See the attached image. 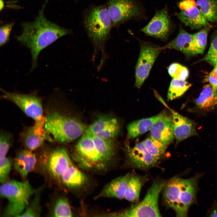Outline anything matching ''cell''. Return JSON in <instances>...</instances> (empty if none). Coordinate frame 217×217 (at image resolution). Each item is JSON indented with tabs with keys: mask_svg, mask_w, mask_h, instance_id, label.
I'll list each match as a JSON object with an SVG mask.
<instances>
[{
	"mask_svg": "<svg viewBox=\"0 0 217 217\" xmlns=\"http://www.w3.org/2000/svg\"><path fill=\"white\" fill-rule=\"evenodd\" d=\"M195 102L197 106L203 111L214 109L217 106V90L214 91L210 84L205 85Z\"/></svg>",
	"mask_w": 217,
	"mask_h": 217,
	"instance_id": "obj_23",
	"label": "cell"
},
{
	"mask_svg": "<svg viewBox=\"0 0 217 217\" xmlns=\"http://www.w3.org/2000/svg\"><path fill=\"white\" fill-rule=\"evenodd\" d=\"M12 141V137L10 134L1 133L0 137V159L6 157Z\"/></svg>",
	"mask_w": 217,
	"mask_h": 217,
	"instance_id": "obj_37",
	"label": "cell"
},
{
	"mask_svg": "<svg viewBox=\"0 0 217 217\" xmlns=\"http://www.w3.org/2000/svg\"><path fill=\"white\" fill-rule=\"evenodd\" d=\"M84 23L94 49L92 61L94 62L97 55L100 52L101 54L99 64L97 67L99 71L107 58L105 44L113 26L107 7L101 6L92 8L85 15Z\"/></svg>",
	"mask_w": 217,
	"mask_h": 217,
	"instance_id": "obj_3",
	"label": "cell"
},
{
	"mask_svg": "<svg viewBox=\"0 0 217 217\" xmlns=\"http://www.w3.org/2000/svg\"><path fill=\"white\" fill-rule=\"evenodd\" d=\"M197 6L195 0H183L179 2L178 7L180 10H186Z\"/></svg>",
	"mask_w": 217,
	"mask_h": 217,
	"instance_id": "obj_40",
	"label": "cell"
},
{
	"mask_svg": "<svg viewBox=\"0 0 217 217\" xmlns=\"http://www.w3.org/2000/svg\"><path fill=\"white\" fill-rule=\"evenodd\" d=\"M191 86V84L186 80L173 78L168 92V100H172L181 96Z\"/></svg>",
	"mask_w": 217,
	"mask_h": 217,
	"instance_id": "obj_27",
	"label": "cell"
},
{
	"mask_svg": "<svg viewBox=\"0 0 217 217\" xmlns=\"http://www.w3.org/2000/svg\"><path fill=\"white\" fill-rule=\"evenodd\" d=\"M4 3L3 0H0V10H2L4 8Z\"/></svg>",
	"mask_w": 217,
	"mask_h": 217,
	"instance_id": "obj_42",
	"label": "cell"
},
{
	"mask_svg": "<svg viewBox=\"0 0 217 217\" xmlns=\"http://www.w3.org/2000/svg\"><path fill=\"white\" fill-rule=\"evenodd\" d=\"M203 175L198 173L188 179L176 177L167 182L163 190V200L177 216H187L190 206L197 204L198 182Z\"/></svg>",
	"mask_w": 217,
	"mask_h": 217,
	"instance_id": "obj_2",
	"label": "cell"
},
{
	"mask_svg": "<svg viewBox=\"0 0 217 217\" xmlns=\"http://www.w3.org/2000/svg\"><path fill=\"white\" fill-rule=\"evenodd\" d=\"M175 14L185 25L192 30L210 25L197 6L186 10H181Z\"/></svg>",
	"mask_w": 217,
	"mask_h": 217,
	"instance_id": "obj_19",
	"label": "cell"
},
{
	"mask_svg": "<svg viewBox=\"0 0 217 217\" xmlns=\"http://www.w3.org/2000/svg\"><path fill=\"white\" fill-rule=\"evenodd\" d=\"M160 47L147 43L141 46L135 67V86L140 88L148 77L161 51Z\"/></svg>",
	"mask_w": 217,
	"mask_h": 217,
	"instance_id": "obj_9",
	"label": "cell"
},
{
	"mask_svg": "<svg viewBox=\"0 0 217 217\" xmlns=\"http://www.w3.org/2000/svg\"><path fill=\"white\" fill-rule=\"evenodd\" d=\"M207 216L210 217H217V202L214 201L213 204L208 210Z\"/></svg>",
	"mask_w": 217,
	"mask_h": 217,
	"instance_id": "obj_41",
	"label": "cell"
},
{
	"mask_svg": "<svg viewBox=\"0 0 217 217\" xmlns=\"http://www.w3.org/2000/svg\"><path fill=\"white\" fill-rule=\"evenodd\" d=\"M160 115L161 113L153 117L135 121L129 124L127 127V130L130 137L134 138L150 130Z\"/></svg>",
	"mask_w": 217,
	"mask_h": 217,
	"instance_id": "obj_25",
	"label": "cell"
},
{
	"mask_svg": "<svg viewBox=\"0 0 217 217\" xmlns=\"http://www.w3.org/2000/svg\"><path fill=\"white\" fill-rule=\"evenodd\" d=\"M210 26L204 27L199 32L193 34L197 54L203 53L206 46L208 34Z\"/></svg>",
	"mask_w": 217,
	"mask_h": 217,
	"instance_id": "obj_31",
	"label": "cell"
},
{
	"mask_svg": "<svg viewBox=\"0 0 217 217\" xmlns=\"http://www.w3.org/2000/svg\"><path fill=\"white\" fill-rule=\"evenodd\" d=\"M107 8L112 25L115 27L140 14L138 5L133 0H108Z\"/></svg>",
	"mask_w": 217,
	"mask_h": 217,
	"instance_id": "obj_11",
	"label": "cell"
},
{
	"mask_svg": "<svg viewBox=\"0 0 217 217\" xmlns=\"http://www.w3.org/2000/svg\"><path fill=\"white\" fill-rule=\"evenodd\" d=\"M42 165L46 172L52 177L60 180L64 172L72 164L66 150L58 148L45 153Z\"/></svg>",
	"mask_w": 217,
	"mask_h": 217,
	"instance_id": "obj_10",
	"label": "cell"
},
{
	"mask_svg": "<svg viewBox=\"0 0 217 217\" xmlns=\"http://www.w3.org/2000/svg\"><path fill=\"white\" fill-rule=\"evenodd\" d=\"M196 3L208 21L217 22V0H197Z\"/></svg>",
	"mask_w": 217,
	"mask_h": 217,
	"instance_id": "obj_26",
	"label": "cell"
},
{
	"mask_svg": "<svg viewBox=\"0 0 217 217\" xmlns=\"http://www.w3.org/2000/svg\"><path fill=\"white\" fill-rule=\"evenodd\" d=\"M72 157L78 166L83 169L104 170L92 136L85 132L76 144Z\"/></svg>",
	"mask_w": 217,
	"mask_h": 217,
	"instance_id": "obj_7",
	"label": "cell"
},
{
	"mask_svg": "<svg viewBox=\"0 0 217 217\" xmlns=\"http://www.w3.org/2000/svg\"><path fill=\"white\" fill-rule=\"evenodd\" d=\"M35 191L27 180L21 181L13 180L2 183L0 196L8 200L2 216L19 217L29 205Z\"/></svg>",
	"mask_w": 217,
	"mask_h": 217,
	"instance_id": "obj_5",
	"label": "cell"
},
{
	"mask_svg": "<svg viewBox=\"0 0 217 217\" xmlns=\"http://www.w3.org/2000/svg\"><path fill=\"white\" fill-rule=\"evenodd\" d=\"M117 121L115 118L102 116L87 128L85 133L92 136H94L97 133L104 130Z\"/></svg>",
	"mask_w": 217,
	"mask_h": 217,
	"instance_id": "obj_29",
	"label": "cell"
},
{
	"mask_svg": "<svg viewBox=\"0 0 217 217\" xmlns=\"http://www.w3.org/2000/svg\"><path fill=\"white\" fill-rule=\"evenodd\" d=\"M150 131L151 136L160 142L167 146L171 143L175 137L172 116L165 112L161 113Z\"/></svg>",
	"mask_w": 217,
	"mask_h": 217,
	"instance_id": "obj_14",
	"label": "cell"
},
{
	"mask_svg": "<svg viewBox=\"0 0 217 217\" xmlns=\"http://www.w3.org/2000/svg\"><path fill=\"white\" fill-rule=\"evenodd\" d=\"M160 48L161 50L167 49H175L181 52L187 56L197 55L193 34L188 33L181 27L177 36Z\"/></svg>",
	"mask_w": 217,
	"mask_h": 217,
	"instance_id": "obj_17",
	"label": "cell"
},
{
	"mask_svg": "<svg viewBox=\"0 0 217 217\" xmlns=\"http://www.w3.org/2000/svg\"><path fill=\"white\" fill-rule=\"evenodd\" d=\"M202 60L214 66L217 64V32L213 36L209 50Z\"/></svg>",
	"mask_w": 217,
	"mask_h": 217,
	"instance_id": "obj_33",
	"label": "cell"
},
{
	"mask_svg": "<svg viewBox=\"0 0 217 217\" xmlns=\"http://www.w3.org/2000/svg\"><path fill=\"white\" fill-rule=\"evenodd\" d=\"M53 217H72L73 214L69 202L64 197L58 198L53 206L51 213Z\"/></svg>",
	"mask_w": 217,
	"mask_h": 217,
	"instance_id": "obj_30",
	"label": "cell"
},
{
	"mask_svg": "<svg viewBox=\"0 0 217 217\" xmlns=\"http://www.w3.org/2000/svg\"><path fill=\"white\" fill-rule=\"evenodd\" d=\"M39 195L36 196L30 204L28 205L19 217H38L40 216L41 208Z\"/></svg>",
	"mask_w": 217,
	"mask_h": 217,
	"instance_id": "obj_34",
	"label": "cell"
},
{
	"mask_svg": "<svg viewBox=\"0 0 217 217\" xmlns=\"http://www.w3.org/2000/svg\"><path fill=\"white\" fill-rule=\"evenodd\" d=\"M36 162L35 154L28 149L20 151L17 154L14 161V167L23 178L34 169Z\"/></svg>",
	"mask_w": 217,
	"mask_h": 217,
	"instance_id": "obj_20",
	"label": "cell"
},
{
	"mask_svg": "<svg viewBox=\"0 0 217 217\" xmlns=\"http://www.w3.org/2000/svg\"><path fill=\"white\" fill-rule=\"evenodd\" d=\"M131 174L116 178L105 186L94 198H112L122 199L124 196Z\"/></svg>",
	"mask_w": 217,
	"mask_h": 217,
	"instance_id": "obj_18",
	"label": "cell"
},
{
	"mask_svg": "<svg viewBox=\"0 0 217 217\" xmlns=\"http://www.w3.org/2000/svg\"><path fill=\"white\" fill-rule=\"evenodd\" d=\"M11 163L10 159L5 157L0 159V181L1 184L8 181Z\"/></svg>",
	"mask_w": 217,
	"mask_h": 217,
	"instance_id": "obj_36",
	"label": "cell"
},
{
	"mask_svg": "<svg viewBox=\"0 0 217 217\" xmlns=\"http://www.w3.org/2000/svg\"><path fill=\"white\" fill-rule=\"evenodd\" d=\"M96 149L104 169L112 162L115 156V149L111 139L92 136Z\"/></svg>",
	"mask_w": 217,
	"mask_h": 217,
	"instance_id": "obj_21",
	"label": "cell"
},
{
	"mask_svg": "<svg viewBox=\"0 0 217 217\" xmlns=\"http://www.w3.org/2000/svg\"><path fill=\"white\" fill-rule=\"evenodd\" d=\"M60 180L68 187L75 189L83 186L87 178L84 173L72 163L63 174Z\"/></svg>",
	"mask_w": 217,
	"mask_h": 217,
	"instance_id": "obj_22",
	"label": "cell"
},
{
	"mask_svg": "<svg viewBox=\"0 0 217 217\" xmlns=\"http://www.w3.org/2000/svg\"><path fill=\"white\" fill-rule=\"evenodd\" d=\"M143 142L149 153L157 161L162 158L166 149L167 145L160 142L151 135Z\"/></svg>",
	"mask_w": 217,
	"mask_h": 217,
	"instance_id": "obj_28",
	"label": "cell"
},
{
	"mask_svg": "<svg viewBox=\"0 0 217 217\" xmlns=\"http://www.w3.org/2000/svg\"><path fill=\"white\" fill-rule=\"evenodd\" d=\"M212 71L204 80L205 82H209L214 91L217 90V64L214 66Z\"/></svg>",
	"mask_w": 217,
	"mask_h": 217,
	"instance_id": "obj_39",
	"label": "cell"
},
{
	"mask_svg": "<svg viewBox=\"0 0 217 217\" xmlns=\"http://www.w3.org/2000/svg\"><path fill=\"white\" fill-rule=\"evenodd\" d=\"M171 22L167 8L157 11L149 22L141 30L148 36L166 39L171 29Z\"/></svg>",
	"mask_w": 217,
	"mask_h": 217,
	"instance_id": "obj_12",
	"label": "cell"
},
{
	"mask_svg": "<svg viewBox=\"0 0 217 217\" xmlns=\"http://www.w3.org/2000/svg\"><path fill=\"white\" fill-rule=\"evenodd\" d=\"M147 179L145 176L131 174L124 198L131 202L138 203L141 189Z\"/></svg>",
	"mask_w": 217,
	"mask_h": 217,
	"instance_id": "obj_24",
	"label": "cell"
},
{
	"mask_svg": "<svg viewBox=\"0 0 217 217\" xmlns=\"http://www.w3.org/2000/svg\"><path fill=\"white\" fill-rule=\"evenodd\" d=\"M13 23L1 27L0 29V46H2L8 41L11 31L14 25Z\"/></svg>",
	"mask_w": 217,
	"mask_h": 217,
	"instance_id": "obj_38",
	"label": "cell"
},
{
	"mask_svg": "<svg viewBox=\"0 0 217 217\" xmlns=\"http://www.w3.org/2000/svg\"><path fill=\"white\" fill-rule=\"evenodd\" d=\"M45 119L35 122L22 134L23 142L27 149L32 151L40 147L47 140L45 131Z\"/></svg>",
	"mask_w": 217,
	"mask_h": 217,
	"instance_id": "obj_16",
	"label": "cell"
},
{
	"mask_svg": "<svg viewBox=\"0 0 217 217\" xmlns=\"http://www.w3.org/2000/svg\"><path fill=\"white\" fill-rule=\"evenodd\" d=\"M169 75L173 78L186 80L189 75V71L187 68L177 63L171 64L168 68Z\"/></svg>",
	"mask_w": 217,
	"mask_h": 217,
	"instance_id": "obj_32",
	"label": "cell"
},
{
	"mask_svg": "<svg viewBox=\"0 0 217 217\" xmlns=\"http://www.w3.org/2000/svg\"><path fill=\"white\" fill-rule=\"evenodd\" d=\"M119 129V125L117 121L104 130L98 132L93 136H96L105 139H111L117 135Z\"/></svg>",
	"mask_w": 217,
	"mask_h": 217,
	"instance_id": "obj_35",
	"label": "cell"
},
{
	"mask_svg": "<svg viewBox=\"0 0 217 217\" xmlns=\"http://www.w3.org/2000/svg\"><path fill=\"white\" fill-rule=\"evenodd\" d=\"M0 90L2 93L1 97L2 99L12 102L35 122L45 118L43 115L41 99L36 94L10 92L2 88Z\"/></svg>",
	"mask_w": 217,
	"mask_h": 217,
	"instance_id": "obj_8",
	"label": "cell"
},
{
	"mask_svg": "<svg viewBox=\"0 0 217 217\" xmlns=\"http://www.w3.org/2000/svg\"><path fill=\"white\" fill-rule=\"evenodd\" d=\"M44 128L47 140L59 143L68 142L77 139L87 128L77 119L55 111L45 117Z\"/></svg>",
	"mask_w": 217,
	"mask_h": 217,
	"instance_id": "obj_4",
	"label": "cell"
},
{
	"mask_svg": "<svg viewBox=\"0 0 217 217\" xmlns=\"http://www.w3.org/2000/svg\"><path fill=\"white\" fill-rule=\"evenodd\" d=\"M175 137L178 143L190 137L197 135L196 124L192 121L170 109Z\"/></svg>",
	"mask_w": 217,
	"mask_h": 217,
	"instance_id": "obj_15",
	"label": "cell"
},
{
	"mask_svg": "<svg viewBox=\"0 0 217 217\" xmlns=\"http://www.w3.org/2000/svg\"><path fill=\"white\" fill-rule=\"evenodd\" d=\"M167 182L162 180L154 181L144 199L139 203L120 212L108 214L114 217H160L158 200Z\"/></svg>",
	"mask_w": 217,
	"mask_h": 217,
	"instance_id": "obj_6",
	"label": "cell"
},
{
	"mask_svg": "<svg viewBox=\"0 0 217 217\" xmlns=\"http://www.w3.org/2000/svg\"><path fill=\"white\" fill-rule=\"evenodd\" d=\"M46 3L42 5L34 21L22 24V31L17 40L30 50L32 57L31 70L37 65L38 55L43 49L60 38L70 34L71 31L47 19L44 14Z\"/></svg>",
	"mask_w": 217,
	"mask_h": 217,
	"instance_id": "obj_1",
	"label": "cell"
},
{
	"mask_svg": "<svg viewBox=\"0 0 217 217\" xmlns=\"http://www.w3.org/2000/svg\"><path fill=\"white\" fill-rule=\"evenodd\" d=\"M127 162L130 167L146 170L155 166L158 161L149 153L143 142L127 149Z\"/></svg>",
	"mask_w": 217,
	"mask_h": 217,
	"instance_id": "obj_13",
	"label": "cell"
}]
</instances>
